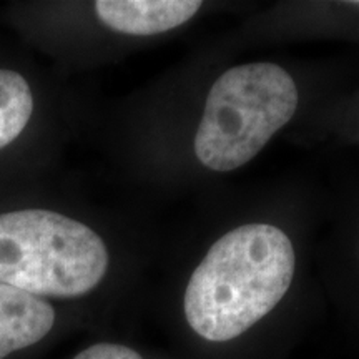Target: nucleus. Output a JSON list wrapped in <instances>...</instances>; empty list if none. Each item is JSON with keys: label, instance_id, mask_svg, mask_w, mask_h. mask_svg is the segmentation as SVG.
<instances>
[{"label": "nucleus", "instance_id": "8", "mask_svg": "<svg viewBox=\"0 0 359 359\" xmlns=\"http://www.w3.org/2000/svg\"><path fill=\"white\" fill-rule=\"evenodd\" d=\"M353 6H358L359 7V2H353Z\"/></svg>", "mask_w": 359, "mask_h": 359}, {"label": "nucleus", "instance_id": "3", "mask_svg": "<svg viewBox=\"0 0 359 359\" xmlns=\"http://www.w3.org/2000/svg\"><path fill=\"white\" fill-rule=\"evenodd\" d=\"M298 105V85L281 65L248 62L231 67L206 93L193 154L210 172H235L262 154L294 118Z\"/></svg>", "mask_w": 359, "mask_h": 359}, {"label": "nucleus", "instance_id": "5", "mask_svg": "<svg viewBox=\"0 0 359 359\" xmlns=\"http://www.w3.org/2000/svg\"><path fill=\"white\" fill-rule=\"evenodd\" d=\"M203 7L200 0H98V20L114 32L150 37L185 25Z\"/></svg>", "mask_w": 359, "mask_h": 359}, {"label": "nucleus", "instance_id": "1", "mask_svg": "<svg viewBox=\"0 0 359 359\" xmlns=\"http://www.w3.org/2000/svg\"><path fill=\"white\" fill-rule=\"evenodd\" d=\"M294 275L288 233L273 223L238 224L193 269L183 296L188 326L212 343L240 338L283 302Z\"/></svg>", "mask_w": 359, "mask_h": 359}, {"label": "nucleus", "instance_id": "7", "mask_svg": "<svg viewBox=\"0 0 359 359\" xmlns=\"http://www.w3.org/2000/svg\"><path fill=\"white\" fill-rule=\"evenodd\" d=\"M72 359H145L137 349L122 343L98 341L79 351Z\"/></svg>", "mask_w": 359, "mask_h": 359}, {"label": "nucleus", "instance_id": "6", "mask_svg": "<svg viewBox=\"0 0 359 359\" xmlns=\"http://www.w3.org/2000/svg\"><path fill=\"white\" fill-rule=\"evenodd\" d=\"M34 93L24 75L0 69V150L12 145L34 115Z\"/></svg>", "mask_w": 359, "mask_h": 359}, {"label": "nucleus", "instance_id": "2", "mask_svg": "<svg viewBox=\"0 0 359 359\" xmlns=\"http://www.w3.org/2000/svg\"><path fill=\"white\" fill-rule=\"evenodd\" d=\"M110 268L103 238L80 219L53 210L0 213V285L43 299L93 293Z\"/></svg>", "mask_w": 359, "mask_h": 359}, {"label": "nucleus", "instance_id": "4", "mask_svg": "<svg viewBox=\"0 0 359 359\" xmlns=\"http://www.w3.org/2000/svg\"><path fill=\"white\" fill-rule=\"evenodd\" d=\"M58 326L48 299L0 285V359H17L42 346Z\"/></svg>", "mask_w": 359, "mask_h": 359}]
</instances>
